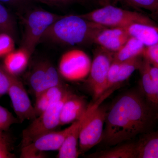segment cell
Instances as JSON below:
<instances>
[{"label": "cell", "instance_id": "6da1fadb", "mask_svg": "<svg viewBox=\"0 0 158 158\" xmlns=\"http://www.w3.org/2000/svg\"><path fill=\"white\" fill-rule=\"evenodd\" d=\"M158 119V110L141 90L121 94L108 108L102 142L110 146L149 132Z\"/></svg>", "mask_w": 158, "mask_h": 158}, {"label": "cell", "instance_id": "7a4b0ae2", "mask_svg": "<svg viewBox=\"0 0 158 158\" xmlns=\"http://www.w3.org/2000/svg\"><path fill=\"white\" fill-rule=\"evenodd\" d=\"M105 28L79 15H62L46 31L40 42L68 45L94 43L97 34Z\"/></svg>", "mask_w": 158, "mask_h": 158}, {"label": "cell", "instance_id": "3957f363", "mask_svg": "<svg viewBox=\"0 0 158 158\" xmlns=\"http://www.w3.org/2000/svg\"><path fill=\"white\" fill-rule=\"evenodd\" d=\"M117 88H110L88 106L81 127L79 140L80 154L87 152L102 142L108 108L101 104Z\"/></svg>", "mask_w": 158, "mask_h": 158}, {"label": "cell", "instance_id": "277c9868", "mask_svg": "<svg viewBox=\"0 0 158 158\" xmlns=\"http://www.w3.org/2000/svg\"><path fill=\"white\" fill-rule=\"evenodd\" d=\"M85 19L108 28H126L135 23L156 24L144 15L116 7L102 6L85 14L79 15Z\"/></svg>", "mask_w": 158, "mask_h": 158}, {"label": "cell", "instance_id": "5b68a950", "mask_svg": "<svg viewBox=\"0 0 158 158\" xmlns=\"http://www.w3.org/2000/svg\"><path fill=\"white\" fill-rule=\"evenodd\" d=\"M62 16L43 9L29 11L23 20L24 32L21 47L32 55L46 31Z\"/></svg>", "mask_w": 158, "mask_h": 158}, {"label": "cell", "instance_id": "8992f818", "mask_svg": "<svg viewBox=\"0 0 158 158\" xmlns=\"http://www.w3.org/2000/svg\"><path fill=\"white\" fill-rule=\"evenodd\" d=\"M70 93L71 91L69 90L62 99L51 105L23 131L22 147L31 144L42 135L55 131L60 126L61 110Z\"/></svg>", "mask_w": 158, "mask_h": 158}, {"label": "cell", "instance_id": "52a82bcc", "mask_svg": "<svg viewBox=\"0 0 158 158\" xmlns=\"http://www.w3.org/2000/svg\"><path fill=\"white\" fill-rule=\"evenodd\" d=\"M91 61L82 50L73 49L67 51L60 58L58 71L63 79L77 81L87 77L90 73Z\"/></svg>", "mask_w": 158, "mask_h": 158}, {"label": "cell", "instance_id": "ba28073f", "mask_svg": "<svg viewBox=\"0 0 158 158\" xmlns=\"http://www.w3.org/2000/svg\"><path fill=\"white\" fill-rule=\"evenodd\" d=\"M114 53L100 47L95 51L88 75V87L96 100L106 91L108 72Z\"/></svg>", "mask_w": 158, "mask_h": 158}, {"label": "cell", "instance_id": "9c48e42d", "mask_svg": "<svg viewBox=\"0 0 158 158\" xmlns=\"http://www.w3.org/2000/svg\"><path fill=\"white\" fill-rule=\"evenodd\" d=\"M71 127V125L62 131H52L40 136L31 144L22 147L20 158H44V152L59 151Z\"/></svg>", "mask_w": 158, "mask_h": 158}, {"label": "cell", "instance_id": "30bf717a", "mask_svg": "<svg viewBox=\"0 0 158 158\" xmlns=\"http://www.w3.org/2000/svg\"><path fill=\"white\" fill-rule=\"evenodd\" d=\"M59 71L48 61L36 64L29 77V84L35 97L54 86L63 85Z\"/></svg>", "mask_w": 158, "mask_h": 158}, {"label": "cell", "instance_id": "8fae6325", "mask_svg": "<svg viewBox=\"0 0 158 158\" xmlns=\"http://www.w3.org/2000/svg\"><path fill=\"white\" fill-rule=\"evenodd\" d=\"M8 94L15 113L20 122L26 120H33L37 117L28 94L17 77H13Z\"/></svg>", "mask_w": 158, "mask_h": 158}, {"label": "cell", "instance_id": "7c38bea8", "mask_svg": "<svg viewBox=\"0 0 158 158\" xmlns=\"http://www.w3.org/2000/svg\"><path fill=\"white\" fill-rule=\"evenodd\" d=\"M130 36L125 28H105L95 37L94 43L102 48L115 53L127 41Z\"/></svg>", "mask_w": 158, "mask_h": 158}, {"label": "cell", "instance_id": "4fadbf2b", "mask_svg": "<svg viewBox=\"0 0 158 158\" xmlns=\"http://www.w3.org/2000/svg\"><path fill=\"white\" fill-rule=\"evenodd\" d=\"M88 105L82 97L71 92L64 103L60 116V126L73 123L84 116Z\"/></svg>", "mask_w": 158, "mask_h": 158}, {"label": "cell", "instance_id": "5bb4252c", "mask_svg": "<svg viewBox=\"0 0 158 158\" xmlns=\"http://www.w3.org/2000/svg\"><path fill=\"white\" fill-rule=\"evenodd\" d=\"M85 114V113L80 119L73 123L71 124L72 127L70 131L59 150L57 158L78 157L80 155L79 152V136Z\"/></svg>", "mask_w": 158, "mask_h": 158}, {"label": "cell", "instance_id": "9a60e30c", "mask_svg": "<svg viewBox=\"0 0 158 158\" xmlns=\"http://www.w3.org/2000/svg\"><path fill=\"white\" fill-rule=\"evenodd\" d=\"M31 56L26 49L21 47L4 58L3 67L11 76L17 77L26 70Z\"/></svg>", "mask_w": 158, "mask_h": 158}, {"label": "cell", "instance_id": "2e32d148", "mask_svg": "<svg viewBox=\"0 0 158 158\" xmlns=\"http://www.w3.org/2000/svg\"><path fill=\"white\" fill-rule=\"evenodd\" d=\"M125 28L130 37L140 40L145 47L158 44V26L156 24L135 23Z\"/></svg>", "mask_w": 158, "mask_h": 158}, {"label": "cell", "instance_id": "e0dca14e", "mask_svg": "<svg viewBox=\"0 0 158 158\" xmlns=\"http://www.w3.org/2000/svg\"><path fill=\"white\" fill-rule=\"evenodd\" d=\"M136 145L138 158H158V130L142 134Z\"/></svg>", "mask_w": 158, "mask_h": 158}, {"label": "cell", "instance_id": "ac0fdd59", "mask_svg": "<svg viewBox=\"0 0 158 158\" xmlns=\"http://www.w3.org/2000/svg\"><path fill=\"white\" fill-rule=\"evenodd\" d=\"M138 70L141 76V90L150 103L158 110V93L148 70L147 61L143 58Z\"/></svg>", "mask_w": 158, "mask_h": 158}, {"label": "cell", "instance_id": "d6986e66", "mask_svg": "<svg viewBox=\"0 0 158 158\" xmlns=\"http://www.w3.org/2000/svg\"><path fill=\"white\" fill-rule=\"evenodd\" d=\"M94 158H138L136 143H125L89 156Z\"/></svg>", "mask_w": 158, "mask_h": 158}, {"label": "cell", "instance_id": "ffe728a7", "mask_svg": "<svg viewBox=\"0 0 158 158\" xmlns=\"http://www.w3.org/2000/svg\"><path fill=\"white\" fill-rule=\"evenodd\" d=\"M145 47L140 40L135 37H130L121 48L114 53L113 60L121 62L142 56Z\"/></svg>", "mask_w": 158, "mask_h": 158}, {"label": "cell", "instance_id": "44dd1931", "mask_svg": "<svg viewBox=\"0 0 158 158\" xmlns=\"http://www.w3.org/2000/svg\"><path fill=\"white\" fill-rule=\"evenodd\" d=\"M142 56L135 57L120 62V67L116 79V85L120 84L127 80L134 72L138 70L142 63Z\"/></svg>", "mask_w": 158, "mask_h": 158}, {"label": "cell", "instance_id": "7402d4cb", "mask_svg": "<svg viewBox=\"0 0 158 158\" xmlns=\"http://www.w3.org/2000/svg\"><path fill=\"white\" fill-rule=\"evenodd\" d=\"M7 33L14 37L16 35V23L13 16L0 2V34Z\"/></svg>", "mask_w": 158, "mask_h": 158}, {"label": "cell", "instance_id": "603a6c76", "mask_svg": "<svg viewBox=\"0 0 158 158\" xmlns=\"http://www.w3.org/2000/svg\"><path fill=\"white\" fill-rule=\"evenodd\" d=\"M130 6L145 9L158 17V0H123Z\"/></svg>", "mask_w": 158, "mask_h": 158}, {"label": "cell", "instance_id": "cb8c5ba5", "mask_svg": "<svg viewBox=\"0 0 158 158\" xmlns=\"http://www.w3.org/2000/svg\"><path fill=\"white\" fill-rule=\"evenodd\" d=\"M20 122L6 108L0 106V132L9 129L12 125Z\"/></svg>", "mask_w": 158, "mask_h": 158}, {"label": "cell", "instance_id": "d4e9b609", "mask_svg": "<svg viewBox=\"0 0 158 158\" xmlns=\"http://www.w3.org/2000/svg\"><path fill=\"white\" fill-rule=\"evenodd\" d=\"M14 37L7 33L0 34V58H5L15 50Z\"/></svg>", "mask_w": 158, "mask_h": 158}, {"label": "cell", "instance_id": "484cf974", "mask_svg": "<svg viewBox=\"0 0 158 158\" xmlns=\"http://www.w3.org/2000/svg\"><path fill=\"white\" fill-rule=\"evenodd\" d=\"M14 77L6 71L3 65H0V98L8 94Z\"/></svg>", "mask_w": 158, "mask_h": 158}, {"label": "cell", "instance_id": "4316f807", "mask_svg": "<svg viewBox=\"0 0 158 158\" xmlns=\"http://www.w3.org/2000/svg\"><path fill=\"white\" fill-rule=\"evenodd\" d=\"M120 62L113 60L108 72L106 90L110 88L119 86L116 85V79L120 67Z\"/></svg>", "mask_w": 158, "mask_h": 158}, {"label": "cell", "instance_id": "83f0119b", "mask_svg": "<svg viewBox=\"0 0 158 158\" xmlns=\"http://www.w3.org/2000/svg\"><path fill=\"white\" fill-rule=\"evenodd\" d=\"M142 57L151 65L158 68V44L145 47Z\"/></svg>", "mask_w": 158, "mask_h": 158}, {"label": "cell", "instance_id": "f1b7e54d", "mask_svg": "<svg viewBox=\"0 0 158 158\" xmlns=\"http://www.w3.org/2000/svg\"><path fill=\"white\" fill-rule=\"evenodd\" d=\"M34 110L36 117L39 116L52 105L43 93L36 97Z\"/></svg>", "mask_w": 158, "mask_h": 158}, {"label": "cell", "instance_id": "f546056e", "mask_svg": "<svg viewBox=\"0 0 158 158\" xmlns=\"http://www.w3.org/2000/svg\"><path fill=\"white\" fill-rule=\"evenodd\" d=\"M37 1L49 6H63L70 5L73 3L81 2L83 0H37Z\"/></svg>", "mask_w": 158, "mask_h": 158}, {"label": "cell", "instance_id": "4dcf8cb0", "mask_svg": "<svg viewBox=\"0 0 158 158\" xmlns=\"http://www.w3.org/2000/svg\"><path fill=\"white\" fill-rule=\"evenodd\" d=\"M14 154L9 152L7 142L4 137L0 139V158H15Z\"/></svg>", "mask_w": 158, "mask_h": 158}, {"label": "cell", "instance_id": "1f68e13d", "mask_svg": "<svg viewBox=\"0 0 158 158\" xmlns=\"http://www.w3.org/2000/svg\"><path fill=\"white\" fill-rule=\"evenodd\" d=\"M146 61H147L148 70L153 81L155 84L158 93V68L151 65L149 62H148L147 60Z\"/></svg>", "mask_w": 158, "mask_h": 158}, {"label": "cell", "instance_id": "d6a6232c", "mask_svg": "<svg viewBox=\"0 0 158 158\" xmlns=\"http://www.w3.org/2000/svg\"><path fill=\"white\" fill-rule=\"evenodd\" d=\"M32 1H37V0H0V2L18 7L24 6Z\"/></svg>", "mask_w": 158, "mask_h": 158}, {"label": "cell", "instance_id": "836d02e7", "mask_svg": "<svg viewBox=\"0 0 158 158\" xmlns=\"http://www.w3.org/2000/svg\"><path fill=\"white\" fill-rule=\"evenodd\" d=\"M98 6H107V5H114L118 0H93Z\"/></svg>", "mask_w": 158, "mask_h": 158}, {"label": "cell", "instance_id": "e575fe53", "mask_svg": "<svg viewBox=\"0 0 158 158\" xmlns=\"http://www.w3.org/2000/svg\"><path fill=\"white\" fill-rule=\"evenodd\" d=\"M3 137H4V136H3V133L2 132H0V139L2 138Z\"/></svg>", "mask_w": 158, "mask_h": 158}, {"label": "cell", "instance_id": "d590c367", "mask_svg": "<svg viewBox=\"0 0 158 158\" xmlns=\"http://www.w3.org/2000/svg\"><path fill=\"white\" fill-rule=\"evenodd\" d=\"M83 1H84V0H83Z\"/></svg>", "mask_w": 158, "mask_h": 158}]
</instances>
